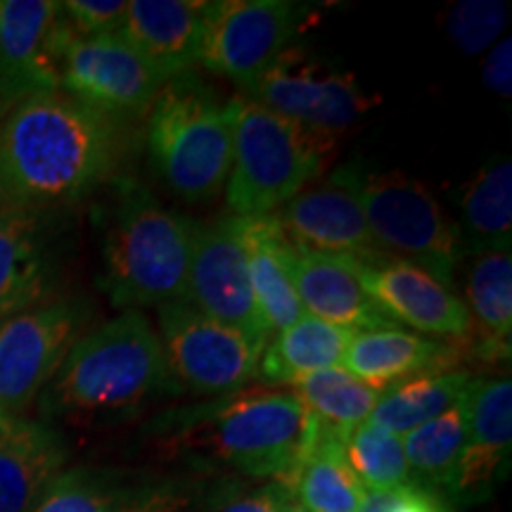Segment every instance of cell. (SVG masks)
<instances>
[{"instance_id":"cell-18","label":"cell","mask_w":512,"mask_h":512,"mask_svg":"<svg viewBox=\"0 0 512 512\" xmlns=\"http://www.w3.org/2000/svg\"><path fill=\"white\" fill-rule=\"evenodd\" d=\"M292 278L306 316L354 332L396 325L363 287L358 259L313 252L292 242Z\"/></svg>"},{"instance_id":"cell-39","label":"cell","mask_w":512,"mask_h":512,"mask_svg":"<svg viewBox=\"0 0 512 512\" xmlns=\"http://www.w3.org/2000/svg\"><path fill=\"white\" fill-rule=\"evenodd\" d=\"M3 114H5V110H3V105H0V119H3Z\"/></svg>"},{"instance_id":"cell-10","label":"cell","mask_w":512,"mask_h":512,"mask_svg":"<svg viewBox=\"0 0 512 512\" xmlns=\"http://www.w3.org/2000/svg\"><path fill=\"white\" fill-rule=\"evenodd\" d=\"M88 306L55 299L0 320V415H24L83 335Z\"/></svg>"},{"instance_id":"cell-8","label":"cell","mask_w":512,"mask_h":512,"mask_svg":"<svg viewBox=\"0 0 512 512\" xmlns=\"http://www.w3.org/2000/svg\"><path fill=\"white\" fill-rule=\"evenodd\" d=\"M159 339L176 387L197 396H223L247 389L259 377L266 342L204 316L195 306H159Z\"/></svg>"},{"instance_id":"cell-14","label":"cell","mask_w":512,"mask_h":512,"mask_svg":"<svg viewBox=\"0 0 512 512\" xmlns=\"http://www.w3.org/2000/svg\"><path fill=\"white\" fill-rule=\"evenodd\" d=\"M62 5L0 0V105L60 93Z\"/></svg>"},{"instance_id":"cell-4","label":"cell","mask_w":512,"mask_h":512,"mask_svg":"<svg viewBox=\"0 0 512 512\" xmlns=\"http://www.w3.org/2000/svg\"><path fill=\"white\" fill-rule=\"evenodd\" d=\"M197 221L126 183L105 235V287L121 311L185 302Z\"/></svg>"},{"instance_id":"cell-27","label":"cell","mask_w":512,"mask_h":512,"mask_svg":"<svg viewBox=\"0 0 512 512\" xmlns=\"http://www.w3.org/2000/svg\"><path fill=\"white\" fill-rule=\"evenodd\" d=\"M470 382V373L460 368L413 375L384 389L368 422L396 437H406L408 432L456 406Z\"/></svg>"},{"instance_id":"cell-21","label":"cell","mask_w":512,"mask_h":512,"mask_svg":"<svg viewBox=\"0 0 512 512\" xmlns=\"http://www.w3.org/2000/svg\"><path fill=\"white\" fill-rule=\"evenodd\" d=\"M188 496L166 479H128L114 472L67 470L31 512H183Z\"/></svg>"},{"instance_id":"cell-37","label":"cell","mask_w":512,"mask_h":512,"mask_svg":"<svg viewBox=\"0 0 512 512\" xmlns=\"http://www.w3.org/2000/svg\"><path fill=\"white\" fill-rule=\"evenodd\" d=\"M287 501H292V491L273 482L264 486V489L254 491V494H247L238 498V501L228 503L221 512H280Z\"/></svg>"},{"instance_id":"cell-35","label":"cell","mask_w":512,"mask_h":512,"mask_svg":"<svg viewBox=\"0 0 512 512\" xmlns=\"http://www.w3.org/2000/svg\"><path fill=\"white\" fill-rule=\"evenodd\" d=\"M358 512H453L432 489L418 482L392 491H368Z\"/></svg>"},{"instance_id":"cell-15","label":"cell","mask_w":512,"mask_h":512,"mask_svg":"<svg viewBox=\"0 0 512 512\" xmlns=\"http://www.w3.org/2000/svg\"><path fill=\"white\" fill-rule=\"evenodd\" d=\"M361 283L375 304L394 320L432 337L465 339L472 335L467 306L451 287L401 259L377 256L358 261Z\"/></svg>"},{"instance_id":"cell-17","label":"cell","mask_w":512,"mask_h":512,"mask_svg":"<svg viewBox=\"0 0 512 512\" xmlns=\"http://www.w3.org/2000/svg\"><path fill=\"white\" fill-rule=\"evenodd\" d=\"M294 245L313 252L370 261L377 252L356 192L335 174L330 183L302 190L275 216Z\"/></svg>"},{"instance_id":"cell-12","label":"cell","mask_w":512,"mask_h":512,"mask_svg":"<svg viewBox=\"0 0 512 512\" xmlns=\"http://www.w3.org/2000/svg\"><path fill=\"white\" fill-rule=\"evenodd\" d=\"M247 98L325 138L349 128L368 110V98L354 76L337 72L297 48H287Z\"/></svg>"},{"instance_id":"cell-29","label":"cell","mask_w":512,"mask_h":512,"mask_svg":"<svg viewBox=\"0 0 512 512\" xmlns=\"http://www.w3.org/2000/svg\"><path fill=\"white\" fill-rule=\"evenodd\" d=\"M463 226L467 245L477 254H510L512 242V164L486 166L465 185Z\"/></svg>"},{"instance_id":"cell-30","label":"cell","mask_w":512,"mask_h":512,"mask_svg":"<svg viewBox=\"0 0 512 512\" xmlns=\"http://www.w3.org/2000/svg\"><path fill=\"white\" fill-rule=\"evenodd\" d=\"M292 389L302 399L306 411L318 420V425L335 432L344 441L356 427L368 422L382 394L356 380L344 368L320 370V373L306 377Z\"/></svg>"},{"instance_id":"cell-22","label":"cell","mask_w":512,"mask_h":512,"mask_svg":"<svg viewBox=\"0 0 512 512\" xmlns=\"http://www.w3.org/2000/svg\"><path fill=\"white\" fill-rule=\"evenodd\" d=\"M456 358L458 344L387 325L354 332L342 368L368 387L384 392L413 375L453 368Z\"/></svg>"},{"instance_id":"cell-13","label":"cell","mask_w":512,"mask_h":512,"mask_svg":"<svg viewBox=\"0 0 512 512\" xmlns=\"http://www.w3.org/2000/svg\"><path fill=\"white\" fill-rule=\"evenodd\" d=\"M185 304L261 342L271 339L249 285L240 216L197 223Z\"/></svg>"},{"instance_id":"cell-23","label":"cell","mask_w":512,"mask_h":512,"mask_svg":"<svg viewBox=\"0 0 512 512\" xmlns=\"http://www.w3.org/2000/svg\"><path fill=\"white\" fill-rule=\"evenodd\" d=\"M240 221L249 285L261 320L273 337L306 316L292 278V240L273 214Z\"/></svg>"},{"instance_id":"cell-36","label":"cell","mask_w":512,"mask_h":512,"mask_svg":"<svg viewBox=\"0 0 512 512\" xmlns=\"http://www.w3.org/2000/svg\"><path fill=\"white\" fill-rule=\"evenodd\" d=\"M482 81L489 91L508 100L512 93V43L510 38H503L501 43H496L494 50L486 55L484 69H482Z\"/></svg>"},{"instance_id":"cell-33","label":"cell","mask_w":512,"mask_h":512,"mask_svg":"<svg viewBox=\"0 0 512 512\" xmlns=\"http://www.w3.org/2000/svg\"><path fill=\"white\" fill-rule=\"evenodd\" d=\"M508 24V5L498 0H465L451 10L448 36L465 55L482 53L503 34Z\"/></svg>"},{"instance_id":"cell-1","label":"cell","mask_w":512,"mask_h":512,"mask_svg":"<svg viewBox=\"0 0 512 512\" xmlns=\"http://www.w3.org/2000/svg\"><path fill=\"white\" fill-rule=\"evenodd\" d=\"M126 121L67 93L19 102L0 124V202L41 211L91 195L124 162Z\"/></svg>"},{"instance_id":"cell-25","label":"cell","mask_w":512,"mask_h":512,"mask_svg":"<svg viewBox=\"0 0 512 512\" xmlns=\"http://www.w3.org/2000/svg\"><path fill=\"white\" fill-rule=\"evenodd\" d=\"M354 330L304 316L273 335L259 358V377L266 384L297 387L306 377L328 368H342Z\"/></svg>"},{"instance_id":"cell-34","label":"cell","mask_w":512,"mask_h":512,"mask_svg":"<svg viewBox=\"0 0 512 512\" xmlns=\"http://www.w3.org/2000/svg\"><path fill=\"white\" fill-rule=\"evenodd\" d=\"M62 5L64 22L79 36L119 34L128 0H67Z\"/></svg>"},{"instance_id":"cell-31","label":"cell","mask_w":512,"mask_h":512,"mask_svg":"<svg viewBox=\"0 0 512 512\" xmlns=\"http://www.w3.org/2000/svg\"><path fill=\"white\" fill-rule=\"evenodd\" d=\"M401 441L413 482L422 479L448 489L465 444V413L460 401L418 430L408 432Z\"/></svg>"},{"instance_id":"cell-2","label":"cell","mask_w":512,"mask_h":512,"mask_svg":"<svg viewBox=\"0 0 512 512\" xmlns=\"http://www.w3.org/2000/svg\"><path fill=\"white\" fill-rule=\"evenodd\" d=\"M162 427L176 451L200 453L240 475L273 479L292 491L318 420L294 392L240 389L183 408L157 430Z\"/></svg>"},{"instance_id":"cell-26","label":"cell","mask_w":512,"mask_h":512,"mask_svg":"<svg viewBox=\"0 0 512 512\" xmlns=\"http://www.w3.org/2000/svg\"><path fill=\"white\" fill-rule=\"evenodd\" d=\"M467 313L477 332V354L508 361L512 342V259L510 254H477L467 271Z\"/></svg>"},{"instance_id":"cell-9","label":"cell","mask_w":512,"mask_h":512,"mask_svg":"<svg viewBox=\"0 0 512 512\" xmlns=\"http://www.w3.org/2000/svg\"><path fill=\"white\" fill-rule=\"evenodd\" d=\"M166 81L121 34L86 38L62 24L60 91L81 105L119 121L145 117Z\"/></svg>"},{"instance_id":"cell-11","label":"cell","mask_w":512,"mask_h":512,"mask_svg":"<svg viewBox=\"0 0 512 512\" xmlns=\"http://www.w3.org/2000/svg\"><path fill=\"white\" fill-rule=\"evenodd\" d=\"M304 8L292 0H219L209 3L200 64L226 76L247 95L290 48Z\"/></svg>"},{"instance_id":"cell-28","label":"cell","mask_w":512,"mask_h":512,"mask_svg":"<svg viewBox=\"0 0 512 512\" xmlns=\"http://www.w3.org/2000/svg\"><path fill=\"white\" fill-rule=\"evenodd\" d=\"M292 494L306 512H358L368 491L344 456V439L318 425L309 456L294 479Z\"/></svg>"},{"instance_id":"cell-24","label":"cell","mask_w":512,"mask_h":512,"mask_svg":"<svg viewBox=\"0 0 512 512\" xmlns=\"http://www.w3.org/2000/svg\"><path fill=\"white\" fill-rule=\"evenodd\" d=\"M38 211L0 209V320L41 304L48 287V252Z\"/></svg>"},{"instance_id":"cell-5","label":"cell","mask_w":512,"mask_h":512,"mask_svg":"<svg viewBox=\"0 0 512 512\" xmlns=\"http://www.w3.org/2000/svg\"><path fill=\"white\" fill-rule=\"evenodd\" d=\"M152 169L181 200L200 204L226 188L233 136L226 102L195 74L174 76L145 112Z\"/></svg>"},{"instance_id":"cell-7","label":"cell","mask_w":512,"mask_h":512,"mask_svg":"<svg viewBox=\"0 0 512 512\" xmlns=\"http://www.w3.org/2000/svg\"><path fill=\"white\" fill-rule=\"evenodd\" d=\"M361 202L377 252L422 268L453 290L463 238L425 185L399 174L342 169L337 174Z\"/></svg>"},{"instance_id":"cell-19","label":"cell","mask_w":512,"mask_h":512,"mask_svg":"<svg viewBox=\"0 0 512 512\" xmlns=\"http://www.w3.org/2000/svg\"><path fill=\"white\" fill-rule=\"evenodd\" d=\"M204 0H128L119 34L166 79L200 64L207 36Z\"/></svg>"},{"instance_id":"cell-38","label":"cell","mask_w":512,"mask_h":512,"mask_svg":"<svg viewBox=\"0 0 512 512\" xmlns=\"http://www.w3.org/2000/svg\"><path fill=\"white\" fill-rule=\"evenodd\" d=\"M280 512H306V510H304L302 505H299V503H294V501H287V505H285V508L280 510Z\"/></svg>"},{"instance_id":"cell-3","label":"cell","mask_w":512,"mask_h":512,"mask_svg":"<svg viewBox=\"0 0 512 512\" xmlns=\"http://www.w3.org/2000/svg\"><path fill=\"white\" fill-rule=\"evenodd\" d=\"M174 387L155 325L140 311H121L76 339L38 401L48 418L95 420Z\"/></svg>"},{"instance_id":"cell-20","label":"cell","mask_w":512,"mask_h":512,"mask_svg":"<svg viewBox=\"0 0 512 512\" xmlns=\"http://www.w3.org/2000/svg\"><path fill=\"white\" fill-rule=\"evenodd\" d=\"M67 444L55 427L0 415V512H31L62 475Z\"/></svg>"},{"instance_id":"cell-6","label":"cell","mask_w":512,"mask_h":512,"mask_svg":"<svg viewBox=\"0 0 512 512\" xmlns=\"http://www.w3.org/2000/svg\"><path fill=\"white\" fill-rule=\"evenodd\" d=\"M226 107L233 136L226 183L230 214L271 216L323 174L332 138L280 117L247 95L226 100Z\"/></svg>"},{"instance_id":"cell-16","label":"cell","mask_w":512,"mask_h":512,"mask_svg":"<svg viewBox=\"0 0 512 512\" xmlns=\"http://www.w3.org/2000/svg\"><path fill=\"white\" fill-rule=\"evenodd\" d=\"M460 406L465 413V444L448 491L460 503H477L491 494L501 467L508 463L510 456V377L472 380L460 399Z\"/></svg>"},{"instance_id":"cell-32","label":"cell","mask_w":512,"mask_h":512,"mask_svg":"<svg viewBox=\"0 0 512 512\" xmlns=\"http://www.w3.org/2000/svg\"><path fill=\"white\" fill-rule=\"evenodd\" d=\"M344 456L366 491H392L413 484L403 441L396 434L363 422L344 441Z\"/></svg>"}]
</instances>
